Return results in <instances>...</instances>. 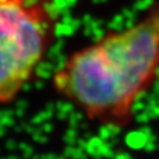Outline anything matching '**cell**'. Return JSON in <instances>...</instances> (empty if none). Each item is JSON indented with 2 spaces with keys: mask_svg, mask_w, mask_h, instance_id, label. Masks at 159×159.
<instances>
[{
  "mask_svg": "<svg viewBox=\"0 0 159 159\" xmlns=\"http://www.w3.org/2000/svg\"><path fill=\"white\" fill-rule=\"evenodd\" d=\"M159 71V0L139 21L72 52L52 77L59 96L87 119L125 129Z\"/></svg>",
  "mask_w": 159,
  "mask_h": 159,
  "instance_id": "obj_1",
  "label": "cell"
},
{
  "mask_svg": "<svg viewBox=\"0 0 159 159\" xmlns=\"http://www.w3.org/2000/svg\"><path fill=\"white\" fill-rule=\"evenodd\" d=\"M56 0H0V104L17 98L56 35Z\"/></svg>",
  "mask_w": 159,
  "mask_h": 159,
  "instance_id": "obj_2",
  "label": "cell"
},
{
  "mask_svg": "<svg viewBox=\"0 0 159 159\" xmlns=\"http://www.w3.org/2000/svg\"><path fill=\"white\" fill-rule=\"evenodd\" d=\"M58 159H72V158H63V157H61V158H58Z\"/></svg>",
  "mask_w": 159,
  "mask_h": 159,
  "instance_id": "obj_3",
  "label": "cell"
}]
</instances>
